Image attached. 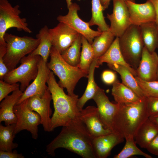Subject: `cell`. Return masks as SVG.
Listing matches in <instances>:
<instances>
[{
  "instance_id": "obj_1",
  "label": "cell",
  "mask_w": 158,
  "mask_h": 158,
  "mask_svg": "<svg viewBox=\"0 0 158 158\" xmlns=\"http://www.w3.org/2000/svg\"><path fill=\"white\" fill-rule=\"evenodd\" d=\"M93 138L81 119L63 126L59 134L46 146V151L52 157L57 148H65L83 158H96Z\"/></svg>"
},
{
  "instance_id": "obj_2",
  "label": "cell",
  "mask_w": 158,
  "mask_h": 158,
  "mask_svg": "<svg viewBox=\"0 0 158 158\" xmlns=\"http://www.w3.org/2000/svg\"><path fill=\"white\" fill-rule=\"evenodd\" d=\"M47 84L52 96L54 109L51 118V131L56 127L67 126L80 119V110L77 106L78 95H66L58 84L53 72L49 70Z\"/></svg>"
},
{
  "instance_id": "obj_3",
  "label": "cell",
  "mask_w": 158,
  "mask_h": 158,
  "mask_svg": "<svg viewBox=\"0 0 158 158\" xmlns=\"http://www.w3.org/2000/svg\"><path fill=\"white\" fill-rule=\"evenodd\" d=\"M146 97L132 104H119L113 119L114 131L125 139L134 138L140 127L149 117L146 107Z\"/></svg>"
},
{
  "instance_id": "obj_4",
  "label": "cell",
  "mask_w": 158,
  "mask_h": 158,
  "mask_svg": "<svg viewBox=\"0 0 158 158\" xmlns=\"http://www.w3.org/2000/svg\"><path fill=\"white\" fill-rule=\"evenodd\" d=\"M50 56V60L47 63V66L59 78V85L66 89L68 95H75L74 91L77 83L82 78H87L88 74L78 66H74L67 63L59 51L53 46Z\"/></svg>"
},
{
  "instance_id": "obj_5",
  "label": "cell",
  "mask_w": 158,
  "mask_h": 158,
  "mask_svg": "<svg viewBox=\"0 0 158 158\" xmlns=\"http://www.w3.org/2000/svg\"><path fill=\"white\" fill-rule=\"evenodd\" d=\"M4 38L6 43L4 61L10 71L15 68L21 59L31 53L38 46L39 40L31 37H19L7 33Z\"/></svg>"
},
{
  "instance_id": "obj_6",
  "label": "cell",
  "mask_w": 158,
  "mask_h": 158,
  "mask_svg": "<svg viewBox=\"0 0 158 158\" xmlns=\"http://www.w3.org/2000/svg\"><path fill=\"white\" fill-rule=\"evenodd\" d=\"M118 41L120 49L125 60L136 71L144 46L140 26L131 24L118 38Z\"/></svg>"
},
{
  "instance_id": "obj_7",
  "label": "cell",
  "mask_w": 158,
  "mask_h": 158,
  "mask_svg": "<svg viewBox=\"0 0 158 158\" xmlns=\"http://www.w3.org/2000/svg\"><path fill=\"white\" fill-rule=\"evenodd\" d=\"M19 7L18 5L13 6L7 0H0V45L6 46L4 37L10 28H15L19 31L32 32L26 19L20 17Z\"/></svg>"
},
{
  "instance_id": "obj_8",
  "label": "cell",
  "mask_w": 158,
  "mask_h": 158,
  "mask_svg": "<svg viewBox=\"0 0 158 158\" xmlns=\"http://www.w3.org/2000/svg\"><path fill=\"white\" fill-rule=\"evenodd\" d=\"M41 57L30 54L23 58L20 65L17 68L10 71L3 80L11 83H20V89L23 92L32 80L36 77L38 72V64Z\"/></svg>"
},
{
  "instance_id": "obj_9",
  "label": "cell",
  "mask_w": 158,
  "mask_h": 158,
  "mask_svg": "<svg viewBox=\"0 0 158 158\" xmlns=\"http://www.w3.org/2000/svg\"><path fill=\"white\" fill-rule=\"evenodd\" d=\"M28 99L14 107L13 111L17 121L14 134L16 135L22 130H26L30 133L33 139H36L38 137V126L41 123V118L38 113L29 108Z\"/></svg>"
},
{
  "instance_id": "obj_10",
  "label": "cell",
  "mask_w": 158,
  "mask_h": 158,
  "mask_svg": "<svg viewBox=\"0 0 158 158\" xmlns=\"http://www.w3.org/2000/svg\"><path fill=\"white\" fill-rule=\"evenodd\" d=\"M68 13L65 15H59L57 20L59 22L65 23L72 28L85 37L91 44L94 38L102 33L98 30L95 31L90 28L88 22L81 19L78 14V11L80 9L78 5L72 3L68 8Z\"/></svg>"
},
{
  "instance_id": "obj_11",
  "label": "cell",
  "mask_w": 158,
  "mask_h": 158,
  "mask_svg": "<svg viewBox=\"0 0 158 158\" xmlns=\"http://www.w3.org/2000/svg\"><path fill=\"white\" fill-rule=\"evenodd\" d=\"M113 8L107 18L110 21L109 30L116 37H119L132 24L129 12L124 0H112Z\"/></svg>"
},
{
  "instance_id": "obj_12",
  "label": "cell",
  "mask_w": 158,
  "mask_h": 158,
  "mask_svg": "<svg viewBox=\"0 0 158 158\" xmlns=\"http://www.w3.org/2000/svg\"><path fill=\"white\" fill-rule=\"evenodd\" d=\"M52 100L51 95L48 88L42 97L34 96L28 99V107L40 115L41 118V124L45 132L51 131L50 116L52 111L50 105Z\"/></svg>"
},
{
  "instance_id": "obj_13",
  "label": "cell",
  "mask_w": 158,
  "mask_h": 158,
  "mask_svg": "<svg viewBox=\"0 0 158 158\" xmlns=\"http://www.w3.org/2000/svg\"><path fill=\"white\" fill-rule=\"evenodd\" d=\"M49 69L41 57L38 64L37 75L33 82L27 87L16 104L21 103L25 99L34 96L42 97L48 89L46 84Z\"/></svg>"
},
{
  "instance_id": "obj_14",
  "label": "cell",
  "mask_w": 158,
  "mask_h": 158,
  "mask_svg": "<svg viewBox=\"0 0 158 158\" xmlns=\"http://www.w3.org/2000/svg\"><path fill=\"white\" fill-rule=\"evenodd\" d=\"M80 118L93 138L113 132L105 127L100 118L97 107L90 106L81 109L80 111Z\"/></svg>"
},
{
  "instance_id": "obj_15",
  "label": "cell",
  "mask_w": 158,
  "mask_h": 158,
  "mask_svg": "<svg viewBox=\"0 0 158 158\" xmlns=\"http://www.w3.org/2000/svg\"><path fill=\"white\" fill-rule=\"evenodd\" d=\"M95 102L100 118L105 127L113 131V123L119 104H114L109 100L104 90L98 87L92 99Z\"/></svg>"
},
{
  "instance_id": "obj_16",
  "label": "cell",
  "mask_w": 158,
  "mask_h": 158,
  "mask_svg": "<svg viewBox=\"0 0 158 158\" xmlns=\"http://www.w3.org/2000/svg\"><path fill=\"white\" fill-rule=\"evenodd\" d=\"M52 46L61 54L69 47L79 33L67 24L59 22L56 26L49 29Z\"/></svg>"
},
{
  "instance_id": "obj_17",
  "label": "cell",
  "mask_w": 158,
  "mask_h": 158,
  "mask_svg": "<svg viewBox=\"0 0 158 158\" xmlns=\"http://www.w3.org/2000/svg\"><path fill=\"white\" fill-rule=\"evenodd\" d=\"M125 1L129 12L132 24L140 26L144 23L155 22V9L149 0L141 4H137L130 1Z\"/></svg>"
},
{
  "instance_id": "obj_18",
  "label": "cell",
  "mask_w": 158,
  "mask_h": 158,
  "mask_svg": "<svg viewBox=\"0 0 158 158\" xmlns=\"http://www.w3.org/2000/svg\"><path fill=\"white\" fill-rule=\"evenodd\" d=\"M158 65V55L155 52H151L144 46L138 66L136 70L137 76L147 81L156 80Z\"/></svg>"
},
{
  "instance_id": "obj_19",
  "label": "cell",
  "mask_w": 158,
  "mask_h": 158,
  "mask_svg": "<svg viewBox=\"0 0 158 158\" xmlns=\"http://www.w3.org/2000/svg\"><path fill=\"white\" fill-rule=\"evenodd\" d=\"M124 139L120 134L115 131L93 138L92 146L96 158H107L110 154L112 149L123 142Z\"/></svg>"
},
{
  "instance_id": "obj_20",
  "label": "cell",
  "mask_w": 158,
  "mask_h": 158,
  "mask_svg": "<svg viewBox=\"0 0 158 158\" xmlns=\"http://www.w3.org/2000/svg\"><path fill=\"white\" fill-rule=\"evenodd\" d=\"M23 93L20 89L12 92V94L6 97L0 104V123L4 122L7 126L16 124L17 116L14 113L13 109Z\"/></svg>"
},
{
  "instance_id": "obj_21",
  "label": "cell",
  "mask_w": 158,
  "mask_h": 158,
  "mask_svg": "<svg viewBox=\"0 0 158 158\" xmlns=\"http://www.w3.org/2000/svg\"><path fill=\"white\" fill-rule=\"evenodd\" d=\"M104 63H107L108 65L116 63L122 65L128 68L134 76H137L136 71L126 63L123 56L118 37H116L105 53L97 59V68Z\"/></svg>"
},
{
  "instance_id": "obj_22",
  "label": "cell",
  "mask_w": 158,
  "mask_h": 158,
  "mask_svg": "<svg viewBox=\"0 0 158 158\" xmlns=\"http://www.w3.org/2000/svg\"><path fill=\"white\" fill-rule=\"evenodd\" d=\"M111 94L117 103L121 104H132L143 99L117 80L113 84Z\"/></svg>"
},
{
  "instance_id": "obj_23",
  "label": "cell",
  "mask_w": 158,
  "mask_h": 158,
  "mask_svg": "<svg viewBox=\"0 0 158 158\" xmlns=\"http://www.w3.org/2000/svg\"><path fill=\"white\" fill-rule=\"evenodd\" d=\"M158 134V127L149 118L140 126L135 136V142L142 148L146 149Z\"/></svg>"
},
{
  "instance_id": "obj_24",
  "label": "cell",
  "mask_w": 158,
  "mask_h": 158,
  "mask_svg": "<svg viewBox=\"0 0 158 158\" xmlns=\"http://www.w3.org/2000/svg\"><path fill=\"white\" fill-rule=\"evenodd\" d=\"M36 37L39 40V43L37 48L30 54L40 56L45 62H47L52 46L49 29L47 26L45 25L41 28L36 35Z\"/></svg>"
},
{
  "instance_id": "obj_25",
  "label": "cell",
  "mask_w": 158,
  "mask_h": 158,
  "mask_svg": "<svg viewBox=\"0 0 158 158\" xmlns=\"http://www.w3.org/2000/svg\"><path fill=\"white\" fill-rule=\"evenodd\" d=\"M108 65L110 68L120 74L123 84L133 91L140 98L144 99L146 97L138 84L135 77L128 68L116 63Z\"/></svg>"
},
{
  "instance_id": "obj_26",
  "label": "cell",
  "mask_w": 158,
  "mask_h": 158,
  "mask_svg": "<svg viewBox=\"0 0 158 158\" xmlns=\"http://www.w3.org/2000/svg\"><path fill=\"white\" fill-rule=\"evenodd\" d=\"M140 27L144 46L150 52L155 51L158 40V28L155 22L144 23Z\"/></svg>"
},
{
  "instance_id": "obj_27",
  "label": "cell",
  "mask_w": 158,
  "mask_h": 158,
  "mask_svg": "<svg viewBox=\"0 0 158 158\" xmlns=\"http://www.w3.org/2000/svg\"><path fill=\"white\" fill-rule=\"evenodd\" d=\"M97 59H94L90 65L88 74V83L82 97L78 99L77 106L80 111L83 109L88 101L93 99L99 87L96 83L94 77L95 69L97 68Z\"/></svg>"
},
{
  "instance_id": "obj_28",
  "label": "cell",
  "mask_w": 158,
  "mask_h": 158,
  "mask_svg": "<svg viewBox=\"0 0 158 158\" xmlns=\"http://www.w3.org/2000/svg\"><path fill=\"white\" fill-rule=\"evenodd\" d=\"M115 37L110 30L102 32L95 37L91 44L94 54V59H97L104 54L111 46Z\"/></svg>"
},
{
  "instance_id": "obj_29",
  "label": "cell",
  "mask_w": 158,
  "mask_h": 158,
  "mask_svg": "<svg viewBox=\"0 0 158 158\" xmlns=\"http://www.w3.org/2000/svg\"><path fill=\"white\" fill-rule=\"evenodd\" d=\"M16 124L4 126L0 125V150L12 152L18 146V144L13 142L15 136L14 131Z\"/></svg>"
},
{
  "instance_id": "obj_30",
  "label": "cell",
  "mask_w": 158,
  "mask_h": 158,
  "mask_svg": "<svg viewBox=\"0 0 158 158\" xmlns=\"http://www.w3.org/2000/svg\"><path fill=\"white\" fill-rule=\"evenodd\" d=\"M92 17L88 22L89 25H97L98 30L102 32L109 30L103 14V9L100 0H92Z\"/></svg>"
},
{
  "instance_id": "obj_31",
  "label": "cell",
  "mask_w": 158,
  "mask_h": 158,
  "mask_svg": "<svg viewBox=\"0 0 158 158\" xmlns=\"http://www.w3.org/2000/svg\"><path fill=\"white\" fill-rule=\"evenodd\" d=\"M82 35L79 34L72 44L61 54L64 60L74 66H78L80 60Z\"/></svg>"
},
{
  "instance_id": "obj_32",
  "label": "cell",
  "mask_w": 158,
  "mask_h": 158,
  "mask_svg": "<svg viewBox=\"0 0 158 158\" xmlns=\"http://www.w3.org/2000/svg\"><path fill=\"white\" fill-rule=\"evenodd\" d=\"M81 41L82 49L78 66L88 74L90 65L94 59V54L91 44L82 35Z\"/></svg>"
},
{
  "instance_id": "obj_33",
  "label": "cell",
  "mask_w": 158,
  "mask_h": 158,
  "mask_svg": "<svg viewBox=\"0 0 158 158\" xmlns=\"http://www.w3.org/2000/svg\"><path fill=\"white\" fill-rule=\"evenodd\" d=\"M125 139L126 142L123 149L114 157V158H128L136 155L142 156L146 158H152L151 155L142 152L137 146L134 138Z\"/></svg>"
},
{
  "instance_id": "obj_34",
  "label": "cell",
  "mask_w": 158,
  "mask_h": 158,
  "mask_svg": "<svg viewBox=\"0 0 158 158\" xmlns=\"http://www.w3.org/2000/svg\"><path fill=\"white\" fill-rule=\"evenodd\" d=\"M135 79L142 91L146 97H158V80L147 81L138 76Z\"/></svg>"
},
{
  "instance_id": "obj_35",
  "label": "cell",
  "mask_w": 158,
  "mask_h": 158,
  "mask_svg": "<svg viewBox=\"0 0 158 158\" xmlns=\"http://www.w3.org/2000/svg\"><path fill=\"white\" fill-rule=\"evenodd\" d=\"M20 85L18 83L11 84L0 80V101H1L11 92L20 89Z\"/></svg>"
},
{
  "instance_id": "obj_36",
  "label": "cell",
  "mask_w": 158,
  "mask_h": 158,
  "mask_svg": "<svg viewBox=\"0 0 158 158\" xmlns=\"http://www.w3.org/2000/svg\"><path fill=\"white\" fill-rule=\"evenodd\" d=\"M146 104L149 117L158 114V97H147Z\"/></svg>"
},
{
  "instance_id": "obj_37",
  "label": "cell",
  "mask_w": 158,
  "mask_h": 158,
  "mask_svg": "<svg viewBox=\"0 0 158 158\" xmlns=\"http://www.w3.org/2000/svg\"><path fill=\"white\" fill-rule=\"evenodd\" d=\"M7 50L6 46L0 45V79L3 80L5 76L10 71L4 63L3 58L5 56Z\"/></svg>"
},
{
  "instance_id": "obj_38",
  "label": "cell",
  "mask_w": 158,
  "mask_h": 158,
  "mask_svg": "<svg viewBox=\"0 0 158 158\" xmlns=\"http://www.w3.org/2000/svg\"><path fill=\"white\" fill-rule=\"evenodd\" d=\"M101 77L103 81L107 85L113 84L117 80L115 73L109 70L104 71L102 73Z\"/></svg>"
},
{
  "instance_id": "obj_39",
  "label": "cell",
  "mask_w": 158,
  "mask_h": 158,
  "mask_svg": "<svg viewBox=\"0 0 158 158\" xmlns=\"http://www.w3.org/2000/svg\"><path fill=\"white\" fill-rule=\"evenodd\" d=\"M151 153L158 156V134L146 148Z\"/></svg>"
},
{
  "instance_id": "obj_40",
  "label": "cell",
  "mask_w": 158,
  "mask_h": 158,
  "mask_svg": "<svg viewBox=\"0 0 158 158\" xmlns=\"http://www.w3.org/2000/svg\"><path fill=\"white\" fill-rule=\"evenodd\" d=\"M0 158H24L22 154L18 153L16 150L12 152L3 151L0 150Z\"/></svg>"
},
{
  "instance_id": "obj_41",
  "label": "cell",
  "mask_w": 158,
  "mask_h": 158,
  "mask_svg": "<svg viewBox=\"0 0 158 158\" xmlns=\"http://www.w3.org/2000/svg\"><path fill=\"white\" fill-rule=\"evenodd\" d=\"M154 7L156 13L155 22L158 28V0H149Z\"/></svg>"
},
{
  "instance_id": "obj_42",
  "label": "cell",
  "mask_w": 158,
  "mask_h": 158,
  "mask_svg": "<svg viewBox=\"0 0 158 158\" xmlns=\"http://www.w3.org/2000/svg\"><path fill=\"white\" fill-rule=\"evenodd\" d=\"M111 0H100L104 11L108 8L110 4V2Z\"/></svg>"
},
{
  "instance_id": "obj_43",
  "label": "cell",
  "mask_w": 158,
  "mask_h": 158,
  "mask_svg": "<svg viewBox=\"0 0 158 158\" xmlns=\"http://www.w3.org/2000/svg\"><path fill=\"white\" fill-rule=\"evenodd\" d=\"M149 118L158 127V114L150 116Z\"/></svg>"
},
{
  "instance_id": "obj_44",
  "label": "cell",
  "mask_w": 158,
  "mask_h": 158,
  "mask_svg": "<svg viewBox=\"0 0 158 158\" xmlns=\"http://www.w3.org/2000/svg\"><path fill=\"white\" fill-rule=\"evenodd\" d=\"M68 8H69L72 2L71 0H66Z\"/></svg>"
},
{
  "instance_id": "obj_45",
  "label": "cell",
  "mask_w": 158,
  "mask_h": 158,
  "mask_svg": "<svg viewBox=\"0 0 158 158\" xmlns=\"http://www.w3.org/2000/svg\"><path fill=\"white\" fill-rule=\"evenodd\" d=\"M158 80V65L157 68V74H156V80Z\"/></svg>"
},
{
  "instance_id": "obj_46",
  "label": "cell",
  "mask_w": 158,
  "mask_h": 158,
  "mask_svg": "<svg viewBox=\"0 0 158 158\" xmlns=\"http://www.w3.org/2000/svg\"><path fill=\"white\" fill-rule=\"evenodd\" d=\"M125 1H130L133 2H135V0H124Z\"/></svg>"
},
{
  "instance_id": "obj_47",
  "label": "cell",
  "mask_w": 158,
  "mask_h": 158,
  "mask_svg": "<svg viewBox=\"0 0 158 158\" xmlns=\"http://www.w3.org/2000/svg\"><path fill=\"white\" fill-rule=\"evenodd\" d=\"M157 48H158V43H157Z\"/></svg>"
},
{
  "instance_id": "obj_48",
  "label": "cell",
  "mask_w": 158,
  "mask_h": 158,
  "mask_svg": "<svg viewBox=\"0 0 158 158\" xmlns=\"http://www.w3.org/2000/svg\"></svg>"
}]
</instances>
